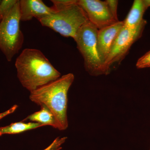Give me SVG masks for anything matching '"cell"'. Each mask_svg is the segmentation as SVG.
I'll list each match as a JSON object with an SVG mask.
<instances>
[{"mask_svg":"<svg viewBox=\"0 0 150 150\" xmlns=\"http://www.w3.org/2000/svg\"><path fill=\"white\" fill-rule=\"evenodd\" d=\"M19 1L0 21V49L8 62L18 53L24 41L20 29Z\"/></svg>","mask_w":150,"mask_h":150,"instance_id":"5b68a950","label":"cell"},{"mask_svg":"<svg viewBox=\"0 0 150 150\" xmlns=\"http://www.w3.org/2000/svg\"><path fill=\"white\" fill-rule=\"evenodd\" d=\"M146 21L144 19L137 27L131 29L123 26L112 45L105 63L108 74L113 64L120 63L129 52L132 45L142 36Z\"/></svg>","mask_w":150,"mask_h":150,"instance_id":"8992f818","label":"cell"},{"mask_svg":"<svg viewBox=\"0 0 150 150\" xmlns=\"http://www.w3.org/2000/svg\"><path fill=\"white\" fill-rule=\"evenodd\" d=\"M17 0H3L0 3V21L13 8Z\"/></svg>","mask_w":150,"mask_h":150,"instance_id":"4fadbf2b","label":"cell"},{"mask_svg":"<svg viewBox=\"0 0 150 150\" xmlns=\"http://www.w3.org/2000/svg\"><path fill=\"white\" fill-rule=\"evenodd\" d=\"M136 66L138 69L150 67V51L138 60Z\"/></svg>","mask_w":150,"mask_h":150,"instance_id":"9a60e30c","label":"cell"},{"mask_svg":"<svg viewBox=\"0 0 150 150\" xmlns=\"http://www.w3.org/2000/svg\"><path fill=\"white\" fill-rule=\"evenodd\" d=\"M40 110L28 115L23 121L29 120L33 122L40 123L44 126H51L56 129V120L51 110L44 105H40Z\"/></svg>","mask_w":150,"mask_h":150,"instance_id":"8fae6325","label":"cell"},{"mask_svg":"<svg viewBox=\"0 0 150 150\" xmlns=\"http://www.w3.org/2000/svg\"><path fill=\"white\" fill-rule=\"evenodd\" d=\"M74 80L71 73L67 74L30 93L29 98L38 105H44L55 117L56 129L66 130L67 117L68 93Z\"/></svg>","mask_w":150,"mask_h":150,"instance_id":"7a4b0ae2","label":"cell"},{"mask_svg":"<svg viewBox=\"0 0 150 150\" xmlns=\"http://www.w3.org/2000/svg\"><path fill=\"white\" fill-rule=\"evenodd\" d=\"M123 26V21H119L112 25L98 30V48L104 65L114 41Z\"/></svg>","mask_w":150,"mask_h":150,"instance_id":"ba28073f","label":"cell"},{"mask_svg":"<svg viewBox=\"0 0 150 150\" xmlns=\"http://www.w3.org/2000/svg\"><path fill=\"white\" fill-rule=\"evenodd\" d=\"M78 4L85 12L89 21L98 30L116 23L106 1L78 0Z\"/></svg>","mask_w":150,"mask_h":150,"instance_id":"52a82bcc","label":"cell"},{"mask_svg":"<svg viewBox=\"0 0 150 150\" xmlns=\"http://www.w3.org/2000/svg\"><path fill=\"white\" fill-rule=\"evenodd\" d=\"M106 1L112 16L116 20L118 21L117 16L118 1L115 0H106Z\"/></svg>","mask_w":150,"mask_h":150,"instance_id":"2e32d148","label":"cell"},{"mask_svg":"<svg viewBox=\"0 0 150 150\" xmlns=\"http://www.w3.org/2000/svg\"><path fill=\"white\" fill-rule=\"evenodd\" d=\"M21 21H29L33 18L38 20L54 13L53 8L49 7L41 0L19 1Z\"/></svg>","mask_w":150,"mask_h":150,"instance_id":"9c48e42d","label":"cell"},{"mask_svg":"<svg viewBox=\"0 0 150 150\" xmlns=\"http://www.w3.org/2000/svg\"><path fill=\"white\" fill-rule=\"evenodd\" d=\"M18 108V105H15L8 110H6V111L2 112V113H0V120L7 116V115H9L11 113H13Z\"/></svg>","mask_w":150,"mask_h":150,"instance_id":"e0dca14e","label":"cell"},{"mask_svg":"<svg viewBox=\"0 0 150 150\" xmlns=\"http://www.w3.org/2000/svg\"><path fill=\"white\" fill-rule=\"evenodd\" d=\"M1 1H0V3H1Z\"/></svg>","mask_w":150,"mask_h":150,"instance_id":"d6986e66","label":"cell"},{"mask_svg":"<svg viewBox=\"0 0 150 150\" xmlns=\"http://www.w3.org/2000/svg\"><path fill=\"white\" fill-rule=\"evenodd\" d=\"M54 13L38 19L43 26L62 36L74 38L82 25L89 21L85 12L78 4V0H52Z\"/></svg>","mask_w":150,"mask_h":150,"instance_id":"3957f363","label":"cell"},{"mask_svg":"<svg viewBox=\"0 0 150 150\" xmlns=\"http://www.w3.org/2000/svg\"><path fill=\"white\" fill-rule=\"evenodd\" d=\"M98 30L89 21L79 30L74 39L83 57L86 71L93 76L108 74L98 48Z\"/></svg>","mask_w":150,"mask_h":150,"instance_id":"277c9868","label":"cell"},{"mask_svg":"<svg viewBox=\"0 0 150 150\" xmlns=\"http://www.w3.org/2000/svg\"><path fill=\"white\" fill-rule=\"evenodd\" d=\"M148 8L144 0H135L129 14L124 20L123 26L128 28H135L144 20L143 16Z\"/></svg>","mask_w":150,"mask_h":150,"instance_id":"30bf717a","label":"cell"},{"mask_svg":"<svg viewBox=\"0 0 150 150\" xmlns=\"http://www.w3.org/2000/svg\"><path fill=\"white\" fill-rule=\"evenodd\" d=\"M67 137H58L47 148L43 150H60L62 149V145L67 140Z\"/></svg>","mask_w":150,"mask_h":150,"instance_id":"5bb4252c","label":"cell"},{"mask_svg":"<svg viewBox=\"0 0 150 150\" xmlns=\"http://www.w3.org/2000/svg\"><path fill=\"white\" fill-rule=\"evenodd\" d=\"M15 67L19 80L30 93L61 77V73L38 49H24Z\"/></svg>","mask_w":150,"mask_h":150,"instance_id":"6da1fadb","label":"cell"},{"mask_svg":"<svg viewBox=\"0 0 150 150\" xmlns=\"http://www.w3.org/2000/svg\"><path fill=\"white\" fill-rule=\"evenodd\" d=\"M144 1L148 8L150 7V0H144Z\"/></svg>","mask_w":150,"mask_h":150,"instance_id":"ac0fdd59","label":"cell"},{"mask_svg":"<svg viewBox=\"0 0 150 150\" xmlns=\"http://www.w3.org/2000/svg\"><path fill=\"white\" fill-rule=\"evenodd\" d=\"M40 123L35 122L25 123L24 121L15 122L10 125L0 128V137L4 134H21L23 132L37 129L43 126Z\"/></svg>","mask_w":150,"mask_h":150,"instance_id":"7c38bea8","label":"cell"}]
</instances>
